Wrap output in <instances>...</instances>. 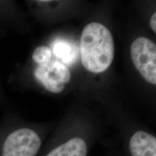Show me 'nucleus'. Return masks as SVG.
<instances>
[{"instance_id":"nucleus-1","label":"nucleus","mask_w":156,"mask_h":156,"mask_svg":"<svg viewBox=\"0 0 156 156\" xmlns=\"http://www.w3.org/2000/svg\"><path fill=\"white\" fill-rule=\"evenodd\" d=\"M80 56L83 67L92 73H101L112 64L114 44L112 33L99 23L87 25L80 38Z\"/></svg>"},{"instance_id":"nucleus-2","label":"nucleus","mask_w":156,"mask_h":156,"mask_svg":"<svg viewBox=\"0 0 156 156\" xmlns=\"http://www.w3.org/2000/svg\"><path fill=\"white\" fill-rule=\"evenodd\" d=\"M41 142L34 130L26 127L17 129L4 140L0 156H36Z\"/></svg>"},{"instance_id":"nucleus-3","label":"nucleus","mask_w":156,"mask_h":156,"mask_svg":"<svg viewBox=\"0 0 156 156\" xmlns=\"http://www.w3.org/2000/svg\"><path fill=\"white\" fill-rule=\"evenodd\" d=\"M132 60L136 69L147 83L156 85V46L145 37L134 41L130 48Z\"/></svg>"},{"instance_id":"nucleus-4","label":"nucleus","mask_w":156,"mask_h":156,"mask_svg":"<svg viewBox=\"0 0 156 156\" xmlns=\"http://www.w3.org/2000/svg\"><path fill=\"white\" fill-rule=\"evenodd\" d=\"M34 75L38 83L53 93L63 91L72 77L67 65L58 60H51L46 65L37 66Z\"/></svg>"},{"instance_id":"nucleus-5","label":"nucleus","mask_w":156,"mask_h":156,"mask_svg":"<svg viewBox=\"0 0 156 156\" xmlns=\"http://www.w3.org/2000/svg\"><path fill=\"white\" fill-rule=\"evenodd\" d=\"M132 156H156V138L144 131H137L130 139Z\"/></svg>"},{"instance_id":"nucleus-6","label":"nucleus","mask_w":156,"mask_h":156,"mask_svg":"<svg viewBox=\"0 0 156 156\" xmlns=\"http://www.w3.org/2000/svg\"><path fill=\"white\" fill-rule=\"evenodd\" d=\"M87 147L85 140L75 137L52 150L46 156H87Z\"/></svg>"},{"instance_id":"nucleus-7","label":"nucleus","mask_w":156,"mask_h":156,"mask_svg":"<svg viewBox=\"0 0 156 156\" xmlns=\"http://www.w3.org/2000/svg\"><path fill=\"white\" fill-rule=\"evenodd\" d=\"M54 53L56 56L62 60L64 64H71L77 58V49L75 44L66 41L58 40L53 45Z\"/></svg>"},{"instance_id":"nucleus-8","label":"nucleus","mask_w":156,"mask_h":156,"mask_svg":"<svg viewBox=\"0 0 156 156\" xmlns=\"http://www.w3.org/2000/svg\"><path fill=\"white\" fill-rule=\"evenodd\" d=\"M52 54L50 48L45 46H38L32 54V58L38 66H44L51 61Z\"/></svg>"},{"instance_id":"nucleus-9","label":"nucleus","mask_w":156,"mask_h":156,"mask_svg":"<svg viewBox=\"0 0 156 156\" xmlns=\"http://www.w3.org/2000/svg\"><path fill=\"white\" fill-rule=\"evenodd\" d=\"M150 25H151L152 30H153L155 34L156 33V13H154V14L151 16V18L150 20Z\"/></svg>"}]
</instances>
